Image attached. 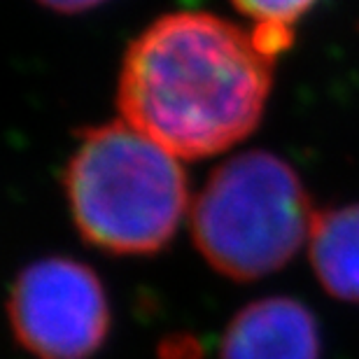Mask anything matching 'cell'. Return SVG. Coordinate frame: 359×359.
Listing matches in <instances>:
<instances>
[{"instance_id":"obj_1","label":"cell","mask_w":359,"mask_h":359,"mask_svg":"<svg viewBox=\"0 0 359 359\" xmlns=\"http://www.w3.org/2000/svg\"><path fill=\"white\" fill-rule=\"evenodd\" d=\"M273 59L252 33L205 12L156 19L126 49L117 103L124 121L182 159L233 147L262 121Z\"/></svg>"},{"instance_id":"obj_2","label":"cell","mask_w":359,"mask_h":359,"mask_svg":"<svg viewBox=\"0 0 359 359\" xmlns=\"http://www.w3.org/2000/svg\"><path fill=\"white\" fill-rule=\"evenodd\" d=\"M63 189L89 245L131 257L166 248L189 201L175 154L126 121L82 135L63 173Z\"/></svg>"},{"instance_id":"obj_3","label":"cell","mask_w":359,"mask_h":359,"mask_svg":"<svg viewBox=\"0 0 359 359\" xmlns=\"http://www.w3.org/2000/svg\"><path fill=\"white\" fill-rule=\"evenodd\" d=\"M313 219L297 170L255 149L212 170L191 208V236L217 273L257 280L283 269L311 241Z\"/></svg>"},{"instance_id":"obj_4","label":"cell","mask_w":359,"mask_h":359,"mask_svg":"<svg viewBox=\"0 0 359 359\" xmlns=\"http://www.w3.org/2000/svg\"><path fill=\"white\" fill-rule=\"evenodd\" d=\"M10 327L35 359H89L110 332V306L98 276L68 257L28 264L7 299Z\"/></svg>"},{"instance_id":"obj_5","label":"cell","mask_w":359,"mask_h":359,"mask_svg":"<svg viewBox=\"0 0 359 359\" xmlns=\"http://www.w3.org/2000/svg\"><path fill=\"white\" fill-rule=\"evenodd\" d=\"M222 359H320L318 320L294 299L255 301L229 322Z\"/></svg>"},{"instance_id":"obj_6","label":"cell","mask_w":359,"mask_h":359,"mask_svg":"<svg viewBox=\"0 0 359 359\" xmlns=\"http://www.w3.org/2000/svg\"><path fill=\"white\" fill-rule=\"evenodd\" d=\"M308 245L322 287L336 299L359 304V203L315 212Z\"/></svg>"},{"instance_id":"obj_7","label":"cell","mask_w":359,"mask_h":359,"mask_svg":"<svg viewBox=\"0 0 359 359\" xmlns=\"http://www.w3.org/2000/svg\"><path fill=\"white\" fill-rule=\"evenodd\" d=\"M243 14L252 17L257 26H290L311 10L318 0H231Z\"/></svg>"},{"instance_id":"obj_8","label":"cell","mask_w":359,"mask_h":359,"mask_svg":"<svg viewBox=\"0 0 359 359\" xmlns=\"http://www.w3.org/2000/svg\"><path fill=\"white\" fill-rule=\"evenodd\" d=\"M161 359H201L198 343L189 339V336H180V339H170L163 343Z\"/></svg>"},{"instance_id":"obj_9","label":"cell","mask_w":359,"mask_h":359,"mask_svg":"<svg viewBox=\"0 0 359 359\" xmlns=\"http://www.w3.org/2000/svg\"><path fill=\"white\" fill-rule=\"evenodd\" d=\"M40 5L49 7V10L56 12H66V14H75V12H84L91 10V7H98L105 0H38Z\"/></svg>"}]
</instances>
